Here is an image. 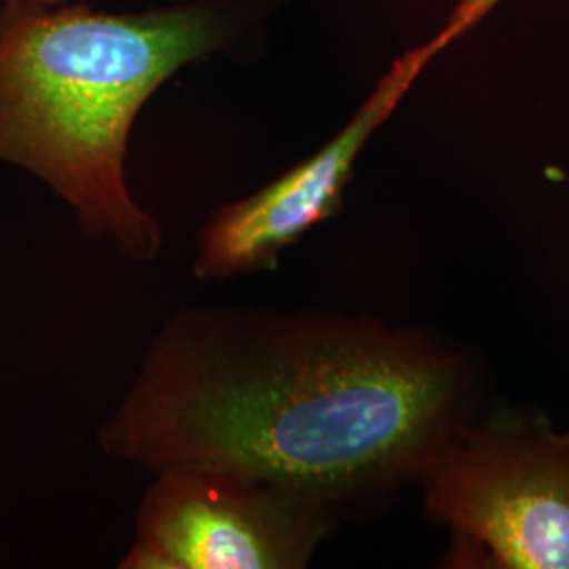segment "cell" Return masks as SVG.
<instances>
[{
	"label": "cell",
	"instance_id": "cell-5",
	"mask_svg": "<svg viewBox=\"0 0 569 569\" xmlns=\"http://www.w3.org/2000/svg\"><path fill=\"white\" fill-rule=\"evenodd\" d=\"M432 58L427 44L407 51L321 150L256 194L216 209L199 232L197 279L226 281L274 270L287 247L333 218L345 204L346 186L371 136L390 119Z\"/></svg>",
	"mask_w": 569,
	"mask_h": 569
},
{
	"label": "cell",
	"instance_id": "cell-2",
	"mask_svg": "<svg viewBox=\"0 0 569 569\" xmlns=\"http://www.w3.org/2000/svg\"><path fill=\"white\" fill-rule=\"evenodd\" d=\"M232 16L228 0L122 16L0 2V161L47 183L91 239L154 260L163 228L127 183L131 129L157 89L228 41Z\"/></svg>",
	"mask_w": 569,
	"mask_h": 569
},
{
	"label": "cell",
	"instance_id": "cell-8",
	"mask_svg": "<svg viewBox=\"0 0 569 569\" xmlns=\"http://www.w3.org/2000/svg\"><path fill=\"white\" fill-rule=\"evenodd\" d=\"M0 2H32V4H61L63 0H0Z\"/></svg>",
	"mask_w": 569,
	"mask_h": 569
},
{
	"label": "cell",
	"instance_id": "cell-7",
	"mask_svg": "<svg viewBox=\"0 0 569 569\" xmlns=\"http://www.w3.org/2000/svg\"><path fill=\"white\" fill-rule=\"evenodd\" d=\"M550 180H557V182H568L569 183V173H566V171H559L557 167H550L549 171Z\"/></svg>",
	"mask_w": 569,
	"mask_h": 569
},
{
	"label": "cell",
	"instance_id": "cell-1",
	"mask_svg": "<svg viewBox=\"0 0 569 569\" xmlns=\"http://www.w3.org/2000/svg\"><path fill=\"white\" fill-rule=\"evenodd\" d=\"M475 369L369 317L176 312L102 448L150 470L232 468L336 509L420 481L472 422Z\"/></svg>",
	"mask_w": 569,
	"mask_h": 569
},
{
	"label": "cell",
	"instance_id": "cell-6",
	"mask_svg": "<svg viewBox=\"0 0 569 569\" xmlns=\"http://www.w3.org/2000/svg\"><path fill=\"white\" fill-rule=\"evenodd\" d=\"M502 0H458V4L451 9L446 26L425 42L432 56H439L448 44L467 34L470 28H475L483 18H488L493 7H498Z\"/></svg>",
	"mask_w": 569,
	"mask_h": 569
},
{
	"label": "cell",
	"instance_id": "cell-3",
	"mask_svg": "<svg viewBox=\"0 0 569 569\" xmlns=\"http://www.w3.org/2000/svg\"><path fill=\"white\" fill-rule=\"evenodd\" d=\"M420 483L428 519L451 531V568L569 569V428L470 422Z\"/></svg>",
	"mask_w": 569,
	"mask_h": 569
},
{
	"label": "cell",
	"instance_id": "cell-4",
	"mask_svg": "<svg viewBox=\"0 0 569 569\" xmlns=\"http://www.w3.org/2000/svg\"><path fill=\"white\" fill-rule=\"evenodd\" d=\"M124 569H300L333 528V509L239 470H157Z\"/></svg>",
	"mask_w": 569,
	"mask_h": 569
}]
</instances>
